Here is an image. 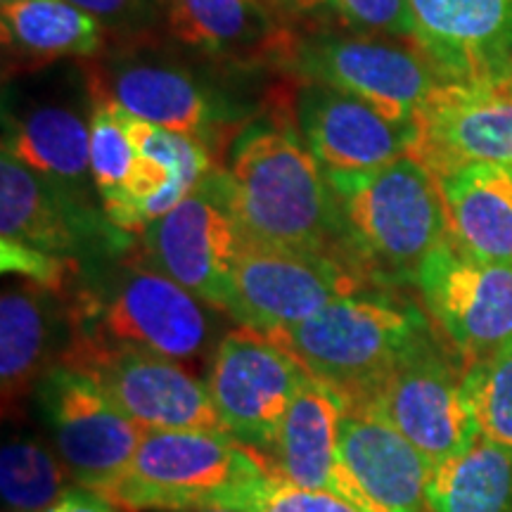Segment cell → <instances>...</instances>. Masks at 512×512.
<instances>
[{
    "instance_id": "6da1fadb",
    "label": "cell",
    "mask_w": 512,
    "mask_h": 512,
    "mask_svg": "<svg viewBox=\"0 0 512 512\" xmlns=\"http://www.w3.org/2000/svg\"><path fill=\"white\" fill-rule=\"evenodd\" d=\"M207 181L245 245L347 259L328 171L292 131L249 128L228 171H211Z\"/></svg>"
},
{
    "instance_id": "7a4b0ae2",
    "label": "cell",
    "mask_w": 512,
    "mask_h": 512,
    "mask_svg": "<svg viewBox=\"0 0 512 512\" xmlns=\"http://www.w3.org/2000/svg\"><path fill=\"white\" fill-rule=\"evenodd\" d=\"M328 178L351 264L375 285L415 283L422 261L451 235L437 174L403 155L380 169Z\"/></svg>"
},
{
    "instance_id": "3957f363",
    "label": "cell",
    "mask_w": 512,
    "mask_h": 512,
    "mask_svg": "<svg viewBox=\"0 0 512 512\" xmlns=\"http://www.w3.org/2000/svg\"><path fill=\"white\" fill-rule=\"evenodd\" d=\"M268 337L290 351L311 377L349 401H363L432 335L418 306L370 287L339 297L311 318L268 332Z\"/></svg>"
},
{
    "instance_id": "277c9868",
    "label": "cell",
    "mask_w": 512,
    "mask_h": 512,
    "mask_svg": "<svg viewBox=\"0 0 512 512\" xmlns=\"http://www.w3.org/2000/svg\"><path fill=\"white\" fill-rule=\"evenodd\" d=\"M268 472V460L228 432L147 430L126 470L95 494L128 512L230 508Z\"/></svg>"
},
{
    "instance_id": "5b68a950",
    "label": "cell",
    "mask_w": 512,
    "mask_h": 512,
    "mask_svg": "<svg viewBox=\"0 0 512 512\" xmlns=\"http://www.w3.org/2000/svg\"><path fill=\"white\" fill-rule=\"evenodd\" d=\"M209 304L150 264L124 266L102 292L72 299V344L138 349L188 363L211 342Z\"/></svg>"
},
{
    "instance_id": "8992f818",
    "label": "cell",
    "mask_w": 512,
    "mask_h": 512,
    "mask_svg": "<svg viewBox=\"0 0 512 512\" xmlns=\"http://www.w3.org/2000/svg\"><path fill=\"white\" fill-rule=\"evenodd\" d=\"M373 285L361 268L342 256L285 252L242 242L223 311L242 328L268 335Z\"/></svg>"
},
{
    "instance_id": "52a82bcc",
    "label": "cell",
    "mask_w": 512,
    "mask_h": 512,
    "mask_svg": "<svg viewBox=\"0 0 512 512\" xmlns=\"http://www.w3.org/2000/svg\"><path fill=\"white\" fill-rule=\"evenodd\" d=\"M309 370L290 351L252 328L221 337L209 363L207 387L223 430L254 451L271 453Z\"/></svg>"
},
{
    "instance_id": "ba28073f",
    "label": "cell",
    "mask_w": 512,
    "mask_h": 512,
    "mask_svg": "<svg viewBox=\"0 0 512 512\" xmlns=\"http://www.w3.org/2000/svg\"><path fill=\"white\" fill-rule=\"evenodd\" d=\"M34 396L69 477L91 491L126 470L147 432L83 370L53 366Z\"/></svg>"
},
{
    "instance_id": "9c48e42d",
    "label": "cell",
    "mask_w": 512,
    "mask_h": 512,
    "mask_svg": "<svg viewBox=\"0 0 512 512\" xmlns=\"http://www.w3.org/2000/svg\"><path fill=\"white\" fill-rule=\"evenodd\" d=\"M427 316L467 366L512 344V266L470 254L448 235L415 275Z\"/></svg>"
},
{
    "instance_id": "30bf717a",
    "label": "cell",
    "mask_w": 512,
    "mask_h": 512,
    "mask_svg": "<svg viewBox=\"0 0 512 512\" xmlns=\"http://www.w3.org/2000/svg\"><path fill=\"white\" fill-rule=\"evenodd\" d=\"M292 67L299 79L354 95L396 124H411L444 83L418 50L366 34L299 41Z\"/></svg>"
},
{
    "instance_id": "8fae6325",
    "label": "cell",
    "mask_w": 512,
    "mask_h": 512,
    "mask_svg": "<svg viewBox=\"0 0 512 512\" xmlns=\"http://www.w3.org/2000/svg\"><path fill=\"white\" fill-rule=\"evenodd\" d=\"M57 366L93 375L121 411L145 430L226 432L207 382L166 356L72 344Z\"/></svg>"
},
{
    "instance_id": "7c38bea8",
    "label": "cell",
    "mask_w": 512,
    "mask_h": 512,
    "mask_svg": "<svg viewBox=\"0 0 512 512\" xmlns=\"http://www.w3.org/2000/svg\"><path fill=\"white\" fill-rule=\"evenodd\" d=\"M463 377L465 370L458 373L430 337L363 403L377 408L434 467L465 451L482 434L467 403Z\"/></svg>"
},
{
    "instance_id": "4fadbf2b",
    "label": "cell",
    "mask_w": 512,
    "mask_h": 512,
    "mask_svg": "<svg viewBox=\"0 0 512 512\" xmlns=\"http://www.w3.org/2000/svg\"><path fill=\"white\" fill-rule=\"evenodd\" d=\"M411 155L434 174L463 164L512 169V76L441 83L415 114Z\"/></svg>"
},
{
    "instance_id": "5bb4252c",
    "label": "cell",
    "mask_w": 512,
    "mask_h": 512,
    "mask_svg": "<svg viewBox=\"0 0 512 512\" xmlns=\"http://www.w3.org/2000/svg\"><path fill=\"white\" fill-rule=\"evenodd\" d=\"M242 235L207 178L192 195L143 230L147 264L214 309H226Z\"/></svg>"
},
{
    "instance_id": "9a60e30c",
    "label": "cell",
    "mask_w": 512,
    "mask_h": 512,
    "mask_svg": "<svg viewBox=\"0 0 512 512\" xmlns=\"http://www.w3.org/2000/svg\"><path fill=\"white\" fill-rule=\"evenodd\" d=\"M413 46L444 83L512 76V0H408Z\"/></svg>"
},
{
    "instance_id": "2e32d148",
    "label": "cell",
    "mask_w": 512,
    "mask_h": 512,
    "mask_svg": "<svg viewBox=\"0 0 512 512\" xmlns=\"http://www.w3.org/2000/svg\"><path fill=\"white\" fill-rule=\"evenodd\" d=\"M0 235L64 259L121 242V230L95 214L67 183L36 174L8 152L0 159Z\"/></svg>"
},
{
    "instance_id": "e0dca14e",
    "label": "cell",
    "mask_w": 512,
    "mask_h": 512,
    "mask_svg": "<svg viewBox=\"0 0 512 512\" xmlns=\"http://www.w3.org/2000/svg\"><path fill=\"white\" fill-rule=\"evenodd\" d=\"M290 107L299 138L328 174L380 169L413 150V121L396 124L354 95L323 83L299 86Z\"/></svg>"
},
{
    "instance_id": "ac0fdd59",
    "label": "cell",
    "mask_w": 512,
    "mask_h": 512,
    "mask_svg": "<svg viewBox=\"0 0 512 512\" xmlns=\"http://www.w3.org/2000/svg\"><path fill=\"white\" fill-rule=\"evenodd\" d=\"M349 399L330 384L309 377L292 401L271 448L275 475L311 491H325L361 512H377L351 477L339 451V425Z\"/></svg>"
},
{
    "instance_id": "d6986e66",
    "label": "cell",
    "mask_w": 512,
    "mask_h": 512,
    "mask_svg": "<svg viewBox=\"0 0 512 512\" xmlns=\"http://www.w3.org/2000/svg\"><path fill=\"white\" fill-rule=\"evenodd\" d=\"M128 133L138 162L131 181L102 211L121 233H143L152 221L178 207L211 174V159L200 138L166 131L128 114Z\"/></svg>"
},
{
    "instance_id": "ffe728a7",
    "label": "cell",
    "mask_w": 512,
    "mask_h": 512,
    "mask_svg": "<svg viewBox=\"0 0 512 512\" xmlns=\"http://www.w3.org/2000/svg\"><path fill=\"white\" fill-rule=\"evenodd\" d=\"M339 451L377 512H432V465L377 408L349 401L339 425Z\"/></svg>"
},
{
    "instance_id": "44dd1931",
    "label": "cell",
    "mask_w": 512,
    "mask_h": 512,
    "mask_svg": "<svg viewBox=\"0 0 512 512\" xmlns=\"http://www.w3.org/2000/svg\"><path fill=\"white\" fill-rule=\"evenodd\" d=\"M174 38L238 64L292 62L299 41L261 0H159Z\"/></svg>"
},
{
    "instance_id": "7402d4cb",
    "label": "cell",
    "mask_w": 512,
    "mask_h": 512,
    "mask_svg": "<svg viewBox=\"0 0 512 512\" xmlns=\"http://www.w3.org/2000/svg\"><path fill=\"white\" fill-rule=\"evenodd\" d=\"M67 294L24 280L10 287L0 299V380H3V411L15 413L19 403L36 394L38 382L55 366L67 349L72 332V299L67 311L60 306Z\"/></svg>"
},
{
    "instance_id": "603a6c76",
    "label": "cell",
    "mask_w": 512,
    "mask_h": 512,
    "mask_svg": "<svg viewBox=\"0 0 512 512\" xmlns=\"http://www.w3.org/2000/svg\"><path fill=\"white\" fill-rule=\"evenodd\" d=\"M95 100H112L131 117L200 138L214 119L207 93L190 74L155 62H117L91 76Z\"/></svg>"
},
{
    "instance_id": "cb8c5ba5",
    "label": "cell",
    "mask_w": 512,
    "mask_h": 512,
    "mask_svg": "<svg viewBox=\"0 0 512 512\" xmlns=\"http://www.w3.org/2000/svg\"><path fill=\"white\" fill-rule=\"evenodd\" d=\"M437 181L451 238L479 259L512 266V169L463 164Z\"/></svg>"
},
{
    "instance_id": "d4e9b609",
    "label": "cell",
    "mask_w": 512,
    "mask_h": 512,
    "mask_svg": "<svg viewBox=\"0 0 512 512\" xmlns=\"http://www.w3.org/2000/svg\"><path fill=\"white\" fill-rule=\"evenodd\" d=\"M102 46L98 19L69 0H15L3 5V48L12 67L36 69Z\"/></svg>"
},
{
    "instance_id": "484cf974",
    "label": "cell",
    "mask_w": 512,
    "mask_h": 512,
    "mask_svg": "<svg viewBox=\"0 0 512 512\" xmlns=\"http://www.w3.org/2000/svg\"><path fill=\"white\" fill-rule=\"evenodd\" d=\"M427 503L432 512H512V458L479 434L475 444L432 467Z\"/></svg>"
},
{
    "instance_id": "4316f807",
    "label": "cell",
    "mask_w": 512,
    "mask_h": 512,
    "mask_svg": "<svg viewBox=\"0 0 512 512\" xmlns=\"http://www.w3.org/2000/svg\"><path fill=\"white\" fill-rule=\"evenodd\" d=\"M3 152L36 174L79 181L91 174V124L67 107H36L8 126Z\"/></svg>"
},
{
    "instance_id": "83f0119b",
    "label": "cell",
    "mask_w": 512,
    "mask_h": 512,
    "mask_svg": "<svg viewBox=\"0 0 512 512\" xmlns=\"http://www.w3.org/2000/svg\"><path fill=\"white\" fill-rule=\"evenodd\" d=\"M69 470L38 441L15 439L0 456V489L12 512H43L67 491Z\"/></svg>"
},
{
    "instance_id": "f1b7e54d",
    "label": "cell",
    "mask_w": 512,
    "mask_h": 512,
    "mask_svg": "<svg viewBox=\"0 0 512 512\" xmlns=\"http://www.w3.org/2000/svg\"><path fill=\"white\" fill-rule=\"evenodd\" d=\"M463 387L479 432L512 458V344L470 363Z\"/></svg>"
},
{
    "instance_id": "f546056e",
    "label": "cell",
    "mask_w": 512,
    "mask_h": 512,
    "mask_svg": "<svg viewBox=\"0 0 512 512\" xmlns=\"http://www.w3.org/2000/svg\"><path fill=\"white\" fill-rule=\"evenodd\" d=\"M91 176L102 204L119 197L136 171L138 152L128 133V112L112 100H95L91 114Z\"/></svg>"
},
{
    "instance_id": "4dcf8cb0",
    "label": "cell",
    "mask_w": 512,
    "mask_h": 512,
    "mask_svg": "<svg viewBox=\"0 0 512 512\" xmlns=\"http://www.w3.org/2000/svg\"><path fill=\"white\" fill-rule=\"evenodd\" d=\"M230 508L245 512H361L342 498L325 491L302 489L275 472H268L242 491Z\"/></svg>"
},
{
    "instance_id": "1f68e13d",
    "label": "cell",
    "mask_w": 512,
    "mask_h": 512,
    "mask_svg": "<svg viewBox=\"0 0 512 512\" xmlns=\"http://www.w3.org/2000/svg\"><path fill=\"white\" fill-rule=\"evenodd\" d=\"M328 5L349 29L358 34L413 41V19L408 0H328Z\"/></svg>"
},
{
    "instance_id": "d6a6232c",
    "label": "cell",
    "mask_w": 512,
    "mask_h": 512,
    "mask_svg": "<svg viewBox=\"0 0 512 512\" xmlns=\"http://www.w3.org/2000/svg\"><path fill=\"white\" fill-rule=\"evenodd\" d=\"M76 8L86 10L88 15L95 19H102V22H131V19H140L150 10L152 0H69Z\"/></svg>"
},
{
    "instance_id": "836d02e7",
    "label": "cell",
    "mask_w": 512,
    "mask_h": 512,
    "mask_svg": "<svg viewBox=\"0 0 512 512\" xmlns=\"http://www.w3.org/2000/svg\"><path fill=\"white\" fill-rule=\"evenodd\" d=\"M43 512H121V508L86 486H72L64 491L60 501Z\"/></svg>"
},
{
    "instance_id": "e575fe53",
    "label": "cell",
    "mask_w": 512,
    "mask_h": 512,
    "mask_svg": "<svg viewBox=\"0 0 512 512\" xmlns=\"http://www.w3.org/2000/svg\"><path fill=\"white\" fill-rule=\"evenodd\" d=\"M261 3L268 5L278 17L290 19L294 15H304V12L318 10L320 5H328V0H261Z\"/></svg>"
},
{
    "instance_id": "d590c367",
    "label": "cell",
    "mask_w": 512,
    "mask_h": 512,
    "mask_svg": "<svg viewBox=\"0 0 512 512\" xmlns=\"http://www.w3.org/2000/svg\"><path fill=\"white\" fill-rule=\"evenodd\" d=\"M157 512H245L238 508H226V505H204V508H185V510H157Z\"/></svg>"
},
{
    "instance_id": "8d00e7d4",
    "label": "cell",
    "mask_w": 512,
    "mask_h": 512,
    "mask_svg": "<svg viewBox=\"0 0 512 512\" xmlns=\"http://www.w3.org/2000/svg\"><path fill=\"white\" fill-rule=\"evenodd\" d=\"M8 3H15V0H3V5H8Z\"/></svg>"
}]
</instances>
